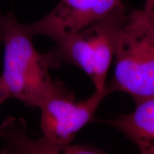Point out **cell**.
<instances>
[{"label": "cell", "instance_id": "ba28073f", "mask_svg": "<svg viewBox=\"0 0 154 154\" xmlns=\"http://www.w3.org/2000/svg\"><path fill=\"white\" fill-rule=\"evenodd\" d=\"M142 10L154 34V0H145L144 7Z\"/></svg>", "mask_w": 154, "mask_h": 154}, {"label": "cell", "instance_id": "9c48e42d", "mask_svg": "<svg viewBox=\"0 0 154 154\" xmlns=\"http://www.w3.org/2000/svg\"><path fill=\"white\" fill-rule=\"evenodd\" d=\"M10 97L9 93L2 79L0 77V105Z\"/></svg>", "mask_w": 154, "mask_h": 154}, {"label": "cell", "instance_id": "277c9868", "mask_svg": "<svg viewBox=\"0 0 154 154\" xmlns=\"http://www.w3.org/2000/svg\"><path fill=\"white\" fill-rule=\"evenodd\" d=\"M107 95L106 89L96 90L88 99L76 101L74 94L63 86L39 106L43 134L40 140L54 153H62L63 148L72 143L77 133L94 121L96 111Z\"/></svg>", "mask_w": 154, "mask_h": 154}, {"label": "cell", "instance_id": "6da1fadb", "mask_svg": "<svg viewBox=\"0 0 154 154\" xmlns=\"http://www.w3.org/2000/svg\"><path fill=\"white\" fill-rule=\"evenodd\" d=\"M32 38L12 13L0 11V42L5 50L1 78L10 97L39 108L64 86L51 78L44 55L35 49Z\"/></svg>", "mask_w": 154, "mask_h": 154}, {"label": "cell", "instance_id": "8992f818", "mask_svg": "<svg viewBox=\"0 0 154 154\" xmlns=\"http://www.w3.org/2000/svg\"><path fill=\"white\" fill-rule=\"evenodd\" d=\"M134 143L143 154H154V96L131 113L105 121Z\"/></svg>", "mask_w": 154, "mask_h": 154}, {"label": "cell", "instance_id": "7a4b0ae2", "mask_svg": "<svg viewBox=\"0 0 154 154\" xmlns=\"http://www.w3.org/2000/svg\"><path fill=\"white\" fill-rule=\"evenodd\" d=\"M128 15L124 7L84 29L54 38L56 47L44 54L49 68L57 69L63 63L75 65L91 79L96 90L104 91L108 71Z\"/></svg>", "mask_w": 154, "mask_h": 154}, {"label": "cell", "instance_id": "3957f363", "mask_svg": "<svg viewBox=\"0 0 154 154\" xmlns=\"http://www.w3.org/2000/svg\"><path fill=\"white\" fill-rule=\"evenodd\" d=\"M116 67L108 94L124 92L136 105L154 96V34L143 10L128 15L117 42Z\"/></svg>", "mask_w": 154, "mask_h": 154}, {"label": "cell", "instance_id": "5b68a950", "mask_svg": "<svg viewBox=\"0 0 154 154\" xmlns=\"http://www.w3.org/2000/svg\"><path fill=\"white\" fill-rule=\"evenodd\" d=\"M124 7L123 0H61L44 18L23 25L33 37L40 34L53 40L84 29Z\"/></svg>", "mask_w": 154, "mask_h": 154}, {"label": "cell", "instance_id": "52a82bcc", "mask_svg": "<svg viewBox=\"0 0 154 154\" xmlns=\"http://www.w3.org/2000/svg\"><path fill=\"white\" fill-rule=\"evenodd\" d=\"M63 153L68 154H82V153H91V154H101L105 153L103 150L97 149L87 145H72L68 144L65 146L62 149Z\"/></svg>", "mask_w": 154, "mask_h": 154}]
</instances>
